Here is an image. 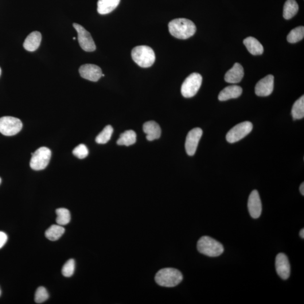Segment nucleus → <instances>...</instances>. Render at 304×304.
<instances>
[{
    "mask_svg": "<svg viewBox=\"0 0 304 304\" xmlns=\"http://www.w3.org/2000/svg\"><path fill=\"white\" fill-rule=\"evenodd\" d=\"M169 32L172 36L185 40L193 36L196 32L194 23L185 18H178L171 21L169 24Z\"/></svg>",
    "mask_w": 304,
    "mask_h": 304,
    "instance_id": "obj_1",
    "label": "nucleus"
},
{
    "mask_svg": "<svg viewBox=\"0 0 304 304\" xmlns=\"http://www.w3.org/2000/svg\"><path fill=\"white\" fill-rule=\"evenodd\" d=\"M182 273L174 268H164L159 271L155 276V280L159 286L173 287L182 281Z\"/></svg>",
    "mask_w": 304,
    "mask_h": 304,
    "instance_id": "obj_2",
    "label": "nucleus"
},
{
    "mask_svg": "<svg viewBox=\"0 0 304 304\" xmlns=\"http://www.w3.org/2000/svg\"><path fill=\"white\" fill-rule=\"evenodd\" d=\"M131 57L135 63L142 68L151 67L155 60L153 50L145 45L135 47L132 50Z\"/></svg>",
    "mask_w": 304,
    "mask_h": 304,
    "instance_id": "obj_3",
    "label": "nucleus"
},
{
    "mask_svg": "<svg viewBox=\"0 0 304 304\" xmlns=\"http://www.w3.org/2000/svg\"><path fill=\"white\" fill-rule=\"evenodd\" d=\"M197 249L202 254L209 257L219 256L224 251L223 244L209 236L202 237L198 240Z\"/></svg>",
    "mask_w": 304,
    "mask_h": 304,
    "instance_id": "obj_4",
    "label": "nucleus"
},
{
    "mask_svg": "<svg viewBox=\"0 0 304 304\" xmlns=\"http://www.w3.org/2000/svg\"><path fill=\"white\" fill-rule=\"evenodd\" d=\"M31 154L32 155L30 161L31 169L36 171L42 170L49 165L52 151L48 148L43 147Z\"/></svg>",
    "mask_w": 304,
    "mask_h": 304,
    "instance_id": "obj_5",
    "label": "nucleus"
},
{
    "mask_svg": "<svg viewBox=\"0 0 304 304\" xmlns=\"http://www.w3.org/2000/svg\"><path fill=\"white\" fill-rule=\"evenodd\" d=\"M202 83V77L200 74H191L182 83L181 92L183 96L189 98L196 94L200 89Z\"/></svg>",
    "mask_w": 304,
    "mask_h": 304,
    "instance_id": "obj_6",
    "label": "nucleus"
},
{
    "mask_svg": "<svg viewBox=\"0 0 304 304\" xmlns=\"http://www.w3.org/2000/svg\"><path fill=\"white\" fill-rule=\"evenodd\" d=\"M21 121L13 117L5 116L0 118V132L5 136H13L22 130Z\"/></svg>",
    "mask_w": 304,
    "mask_h": 304,
    "instance_id": "obj_7",
    "label": "nucleus"
},
{
    "mask_svg": "<svg viewBox=\"0 0 304 304\" xmlns=\"http://www.w3.org/2000/svg\"><path fill=\"white\" fill-rule=\"evenodd\" d=\"M253 125L251 122H245L237 124L228 132L226 139L230 143H235L240 141L250 133Z\"/></svg>",
    "mask_w": 304,
    "mask_h": 304,
    "instance_id": "obj_8",
    "label": "nucleus"
},
{
    "mask_svg": "<svg viewBox=\"0 0 304 304\" xmlns=\"http://www.w3.org/2000/svg\"><path fill=\"white\" fill-rule=\"evenodd\" d=\"M73 26L78 34V41L81 48L85 52H92L96 50V45L92 37L84 27L77 23H73Z\"/></svg>",
    "mask_w": 304,
    "mask_h": 304,
    "instance_id": "obj_9",
    "label": "nucleus"
},
{
    "mask_svg": "<svg viewBox=\"0 0 304 304\" xmlns=\"http://www.w3.org/2000/svg\"><path fill=\"white\" fill-rule=\"evenodd\" d=\"M202 134L201 128H195L190 130L187 135L185 147L186 153L190 156H192L196 153Z\"/></svg>",
    "mask_w": 304,
    "mask_h": 304,
    "instance_id": "obj_10",
    "label": "nucleus"
},
{
    "mask_svg": "<svg viewBox=\"0 0 304 304\" xmlns=\"http://www.w3.org/2000/svg\"><path fill=\"white\" fill-rule=\"evenodd\" d=\"M248 209L249 214L253 219H258L262 213V204L260 195L257 190H253L249 195L248 201Z\"/></svg>",
    "mask_w": 304,
    "mask_h": 304,
    "instance_id": "obj_11",
    "label": "nucleus"
},
{
    "mask_svg": "<svg viewBox=\"0 0 304 304\" xmlns=\"http://www.w3.org/2000/svg\"><path fill=\"white\" fill-rule=\"evenodd\" d=\"M275 269L278 275L282 279L290 277L291 267L287 256L283 253H279L275 259Z\"/></svg>",
    "mask_w": 304,
    "mask_h": 304,
    "instance_id": "obj_12",
    "label": "nucleus"
},
{
    "mask_svg": "<svg viewBox=\"0 0 304 304\" xmlns=\"http://www.w3.org/2000/svg\"><path fill=\"white\" fill-rule=\"evenodd\" d=\"M79 73L84 79L92 82H97L103 75L102 71L98 66L91 64L81 65Z\"/></svg>",
    "mask_w": 304,
    "mask_h": 304,
    "instance_id": "obj_13",
    "label": "nucleus"
},
{
    "mask_svg": "<svg viewBox=\"0 0 304 304\" xmlns=\"http://www.w3.org/2000/svg\"><path fill=\"white\" fill-rule=\"evenodd\" d=\"M274 76L268 75L260 80L255 87L256 94L259 96L270 95L274 89Z\"/></svg>",
    "mask_w": 304,
    "mask_h": 304,
    "instance_id": "obj_14",
    "label": "nucleus"
},
{
    "mask_svg": "<svg viewBox=\"0 0 304 304\" xmlns=\"http://www.w3.org/2000/svg\"><path fill=\"white\" fill-rule=\"evenodd\" d=\"M244 76V70L243 66L236 63L233 67L226 73L225 81L230 84L239 83Z\"/></svg>",
    "mask_w": 304,
    "mask_h": 304,
    "instance_id": "obj_15",
    "label": "nucleus"
},
{
    "mask_svg": "<svg viewBox=\"0 0 304 304\" xmlns=\"http://www.w3.org/2000/svg\"><path fill=\"white\" fill-rule=\"evenodd\" d=\"M143 131L146 134V138L149 141H153L160 138L161 129L159 124L153 121L144 124Z\"/></svg>",
    "mask_w": 304,
    "mask_h": 304,
    "instance_id": "obj_16",
    "label": "nucleus"
},
{
    "mask_svg": "<svg viewBox=\"0 0 304 304\" xmlns=\"http://www.w3.org/2000/svg\"><path fill=\"white\" fill-rule=\"evenodd\" d=\"M41 40L42 36L41 33L38 32V31H34V32L30 33L27 36L24 44H23V46L29 52H34L40 46Z\"/></svg>",
    "mask_w": 304,
    "mask_h": 304,
    "instance_id": "obj_17",
    "label": "nucleus"
},
{
    "mask_svg": "<svg viewBox=\"0 0 304 304\" xmlns=\"http://www.w3.org/2000/svg\"><path fill=\"white\" fill-rule=\"evenodd\" d=\"M243 93V89L239 86L232 85L224 88L218 96L220 101H226L236 99L240 97Z\"/></svg>",
    "mask_w": 304,
    "mask_h": 304,
    "instance_id": "obj_18",
    "label": "nucleus"
},
{
    "mask_svg": "<svg viewBox=\"0 0 304 304\" xmlns=\"http://www.w3.org/2000/svg\"><path fill=\"white\" fill-rule=\"evenodd\" d=\"M243 44L248 52L253 56L262 55L264 52L263 45L254 37H249L245 38Z\"/></svg>",
    "mask_w": 304,
    "mask_h": 304,
    "instance_id": "obj_19",
    "label": "nucleus"
},
{
    "mask_svg": "<svg viewBox=\"0 0 304 304\" xmlns=\"http://www.w3.org/2000/svg\"><path fill=\"white\" fill-rule=\"evenodd\" d=\"M120 0H99L97 2V12L105 15L110 13L118 6Z\"/></svg>",
    "mask_w": 304,
    "mask_h": 304,
    "instance_id": "obj_20",
    "label": "nucleus"
},
{
    "mask_svg": "<svg viewBox=\"0 0 304 304\" xmlns=\"http://www.w3.org/2000/svg\"><path fill=\"white\" fill-rule=\"evenodd\" d=\"M299 5L295 0H287L283 7V17L284 19H290L298 13Z\"/></svg>",
    "mask_w": 304,
    "mask_h": 304,
    "instance_id": "obj_21",
    "label": "nucleus"
},
{
    "mask_svg": "<svg viewBox=\"0 0 304 304\" xmlns=\"http://www.w3.org/2000/svg\"><path fill=\"white\" fill-rule=\"evenodd\" d=\"M65 232V229L60 225H53L46 230L45 236L50 241H56L60 239Z\"/></svg>",
    "mask_w": 304,
    "mask_h": 304,
    "instance_id": "obj_22",
    "label": "nucleus"
},
{
    "mask_svg": "<svg viewBox=\"0 0 304 304\" xmlns=\"http://www.w3.org/2000/svg\"><path fill=\"white\" fill-rule=\"evenodd\" d=\"M136 141V134L134 131L127 130L120 135L118 143L119 146H130L133 145Z\"/></svg>",
    "mask_w": 304,
    "mask_h": 304,
    "instance_id": "obj_23",
    "label": "nucleus"
},
{
    "mask_svg": "<svg viewBox=\"0 0 304 304\" xmlns=\"http://www.w3.org/2000/svg\"><path fill=\"white\" fill-rule=\"evenodd\" d=\"M292 116L294 120H300L304 117V96L296 100L292 109Z\"/></svg>",
    "mask_w": 304,
    "mask_h": 304,
    "instance_id": "obj_24",
    "label": "nucleus"
},
{
    "mask_svg": "<svg viewBox=\"0 0 304 304\" xmlns=\"http://www.w3.org/2000/svg\"><path fill=\"white\" fill-rule=\"evenodd\" d=\"M57 215V223L58 225H65L71 221V213L68 210L64 208L58 209L56 210Z\"/></svg>",
    "mask_w": 304,
    "mask_h": 304,
    "instance_id": "obj_25",
    "label": "nucleus"
},
{
    "mask_svg": "<svg viewBox=\"0 0 304 304\" xmlns=\"http://www.w3.org/2000/svg\"><path fill=\"white\" fill-rule=\"evenodd\" d=\"M304 37V27L300 26L292 30L288 34L287 40L288 42L294 44L303 40Z\"/></svg>",
    "mask_w": 304,
    "mask_h": 304,
    "instance_id": "obj_26",
    "label": "nucleus"
},
{
    "mask_svg": "<svg viewBox=\"0 0 304 304\" xmlns=\"http://www.w3.org/2000/svg\"><path fill=\"white\" fill-rule=\"evenodd\" d=\"M114 132V128L111 125H108L102 131L96 136L95 141L98 144H106L110 141Z\"/></svg>",
    "mask_w": 304,
    "mask_h": 304,
    "instance_id": "obj_27",
    "label": "nucleus"
},
{
    "mask_svg": "<svg viewBox=\"0 0 304 304\" xmlns=\"http://www.w3.org/2000/svg\"><path fill=\"white\" fill-rule=\"evenodd\" d=\"M75 270V261L73 259H69L65 263L62 268V274L65 277L71 276Z\"/></svg>",
    "mask_w": 304,
    "mask_h": 304,
    "instance_id": "obj_28",
    "label": "nucleus"
},
{
    "mask_svg": "<svg viewBox=\"0 0 304 304\" xmlns=\"http://www.w3.org/2000/svg\"><path fill=\"white\" fill-rule=\"evenodd\" d=\"M49 294L46 288L40 287L37 288L35 294L34 300L37 304H41L49 299Z\"/></svg>",
    "mask_w": 304,
    "mask_h": 304,
    "instance_id": "obj_29",
    "label": "nucleus"
},
{
    "mask_svg": "<svg viewBox=\"0 0 304 304\" xmlns=\"http://www.w3.org/2000/svg\"><path fill=\"white\" fill-rule=\"evenodd\" d=\"M73 154L79 159H84L88 156L89 151L87 146L81 144L73 150Z\"/></svg>",
    "mask_w": 304,
    "mask_h": 304,
    "instance_id": "obj_30",
    "label": "nucleus"
},
{
    "mask_svg": "<svg viewBox=\"0 0 304 304\" xmlns=\"http://www.w3.org/2000/svg\"><path fill=\"white\" fill-rule=\"evenodd\" d=\"M7 241V236L5 233L0 231V248L3 247Z\"/></svg>",
    "mask_w": 304,
    "mask_h": 304,
    "instance_id": "obj_31",
    "label": "nucleus"
},
{
    "mask_svg": "<svg viewBox=\"0 0 304 304\" xmlns=\"http://www.w3.org/2000/svg\"><path fill=\"white\" fill-rule=\"evenodd\" d=\"M300 193H301L303 196H304V182H303L301 185H300Z\"/></svg>",
    "mask_w": 304,
    "mask_h": 304,
    "instance_id": "obj_32",
    "label": "nucleus"
},
{
    "mask_svg": "<svg viewBox=\"0 0 304 304\" xmlns=\"http://www.w3.org/2000/svg\"><path fill=\"white\" fill-rule=\"evenodd\" d=\"M300 236L302 238V239H304V229H302L300 232Z\"/></svg>",
    "mask_w": 304,
    "mask_h": 304,
    "instance_id": "obj_33",
    "label": "nucleus"
},
{
    "mask_svg": "<svg viewBox=\"0 0 304 304\" xmlns=\"http://www.w3.org/2000/svg\"><path fill=\"white\" fill-rule=\"evenodd\" d=\"M1 68H0V76H1Z\"/></svg>",
    "mask_w": 304,
    "mask_h": 304,
    "instance_id": "obj_34",
    "label": "nucleus"
},
{
    "mask_svg": "<svg viewBox=\"0 0 304 304\" xmlns=\"http://www.w3.org/2000/svg\"><path fill=\"white\" fill-rule=\"evenodd\" d=\"M1 178H0V184H1Z\"/></svg>",
    "mask_w": 304,
    "mask_h": 304,
    "instance_id": "obj_35",
    "label": "nucleus"
},
{
    "mask_svg": "<svg viewBox=\"0 0 304 304\" xmlns=\"http://www.w3.org/2000/svg\"><path fill=\"white\" fill-rule=\"evenodd\" d=\"M73 40H76V37H73Z\"/></svg>",
    "mask_w": 304,
    "mask_h": 304,
    "instance_id": "obj_36",
    "label": "nucleus"
},
{
    "mask_svg": "<svg viewBox=\"0 0 304 304\" xmlns=\"http://www.w3.org/2000/svg\"><path fill=\"white\" fill-rule=\"evenodd\" d=\"M0 295H1V290H0Z\"/></svg>",
    "mask_w": 304,
    "mask_h": 304,
    "instance_id": "obj_37",
    "label": "nucleus"
}]
</instances>
